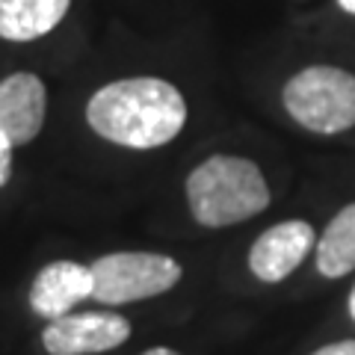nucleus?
Masks as SVG:
<instances>
[{
    "label": "nucleus",
    "instance_id": "nucleus-6",
    "mask_svg": "<svg viewBox=\"0 0 355 355\" xmlns=\"http://www.w3.org/2000/svg\"><path fill=\"white\" fill-rule=\"evenodd\" d=\"M317 246V234L305 219H287L266 228L249 249V270L263 284H279L291 275L308 252Z\"/></svg>",
    "mask_w": 355,
    "mask_h": 355
},
{
    "label": "nucleus",
    "instance_id": "nucleus-1",
    "mask_svg": "<svg viewBox=\"0 0 355 355\" xmlns=\"http://www.w3.org/2000/svg\"><path fill=\"white\" fill-rule=\"evenodd\" d=\"M86 121L98 137L121 148H160L184 130L187 101L163 77H125L101 86L86 104Z\"/></svg>",
    "mask_w": 355,
    "mask_h": 355
},
{
    "label": "nucleus",
    "instance_id": "nucleus-2",
    "mask_svg": "<svg viewBox=\"0 0 355 355\" xmlns=\"http://www.w3.org/2000/svg\"><path fill=\"white\" fill-rule=\"evenodd\" d=\"M187 205L198 225L228 228L270 207V184L254 160L214 154L187 178Z\"/></svg>",
    "mask_w": 355,
    "mask_h": 355
},
{
    "label": "nucleus",
    "instance_id": "nucleus-11",
    "mask_svg": "<svg viewBox=\"0 0 355 355\" xmlns=\"http://www.w3.org/2000/svg\"><path fill=\"white\" fill-rule=\"evenodd\" d=\"M12 142L0 133V187H6L9 178H12Z\"/></svg>",
    "mask_w": 355,
    "mask_h": 355
},
{
    "label": "nucleus",
    "instance_id": "nucleus-14",
    "mask_svg": "<svg viewBox=\"0 0 355 355\" xmlns=\"http://www.w3.org/2000/svg\"><path fill=\"white\" fill-rule=\"evenodd\" d=\"M338 6L343 9V12H349V15H355V0H338Z\"/></svg>",
    "mask_w": 355,
    "mask_h": 355
},
{
    "label": "nucleus",
    "instance_id": "nucleus-15",
    "mask_svg": "<svg viewBox=\"0 0 355 355\" xmlns=\"http://www.w3.org/2000/svg\"><path fill=\"white\" fill-rule=\"evenodd\" d=\"M349 314H352V320H355V287H352V293H349Z\"/></svg>",
    "mask_w": 355,
    "mask_h": 355
},
{
    "label": "nucleus",
    "instance_id": "nucleus-10",
    "mask_svg": "<svg viewBox=\"0 0 355 355\" xmlns=\"http://www.w3.org/2000/svg\"><path fill=\"white\" fill-rule=\"evenodd\" d=\"M317 270L326 279H340L355 270V202L340 207L317 240Z\"/></svg>",
    "mask_w": 355,
    "mask_h": 355
},
{
    "label": "nucleus",
    "instance_id": "nucleus-7",
    "mask_svg": "<svg viewBox=\"0 0 355 355\" xmlns=\"http://www.w3.org/2000/svg\"><path fill=\"white\" fill-rule=\"evenodd\" d=\"M48 89L33 71H15L0 80V133L12 146H27L42 133Z\"/></svg>",
    "mask_w": 355,
    "mask_h": 355
},
{
    "label": "nucleus",
    "instance_id": "nucleus-8",
    "mask_svg": "<svg viewBox=\"0 0 355 355\" xmlns=\"http://www.w3.org/2000/svg\"><path fill=\"white\" fill-rule=\"evenodd\" d=\"M92 296V270L77 261H53L30 287V308L44 320L71 314L77 302Z\"/></svg>",
    "mask_w": 355,
    "mask_h": 355
},
{
    "label": "nucleus",
    "instance_id": "nucleus-13",
    "mask_svg": "<svg viewBox=\"0 0 355 355\" xmlns=\"http://www.w3.org/2000/svg\"><path fill=\"white\" fill-rule=\"evenodd\" d=\"M142 355H181V352H175V349H169V347H154V349H146Z\"/></svg>",
    "mask_w": 355,
    "mask_h": 355
},
{
    "label": "nucleus",
    "instance_id": "nucleus-12",
    "mask_svg": "<svg viewBox=\"0 0 355 355\" xmlns=\"http://www.w3.org/2000/svg\"><path fill=\"white\" fill-rule=\"evenodd\" d=\"M311 355H355V340L329 343V347H320L317 352H311Z\"/></svg>",
    "mask_w": 355,
    "mask_h": 355
},
{
    "label": "nucleus",
    "instance_id": "nucleus-5",
    "mask_svg": "<svg viewBox=\"0 0 355 355\" xmlns=\"http://www.w3.org/2000/svg\"><path fill=\"white\" fill-rule=\"evenodd\" d=\"M130 338V323L113 311L62 314L42 331V347L48 355H95L121 347Z\"/></svg>",
    "mask_w": 355,
    "mask_h": 355
},
{
    "label": "nucleus",
    "instance_id": "nucleus-3",
    "mask_svg": "<svg viewBox=\"0 0 355 355\" xmlns=\"http://www.w3.org/2000/svg\"><path fill=\"white\" fill-rule=\"evenodd\" d=\"M284 110L311 133L355 128V74L338 65H308L284 83Z\"/></svg>",
    "mask_w": 355,
    "mask_h": 355
},
{
    "label": "nucleus",
    "instance_id": "nucleus-9",
    "mask_svg": "<svg viewBox=\"0 0 355 355\" xmlns=\"http://www.w3.org/2000/svg\"><path fill=\"white\" fill-rule=\"evenodd\" d=\"M71 0H0V39L33 42L57 30Z\"/></svg>",
    "mask_w": 355,
    "mask_h": 355
},
{
    "label": "nucleus",
    "instance_id": "nucleus-4",
    "mask_svg": "<svg viewBox=\"0 0 355 355\" xmlns=\"http://www.w3.org/2000/svg\"><path fill=\"white\" fill-rule=\"evenodd\" d=\"M92 299L101 305H128L160 296L181 282V263L157 252H113L92 266Z\"/></svg>",
    "mask_w": 355,
    "mask_h": 355
}]
</instances>
